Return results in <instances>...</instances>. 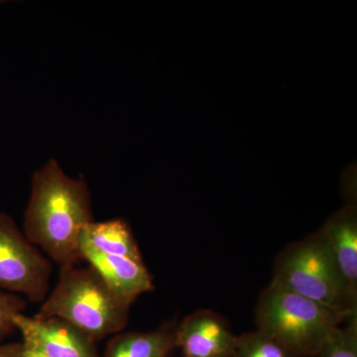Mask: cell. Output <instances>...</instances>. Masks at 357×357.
<instances>
[{
  "label": "cell",
  "instance_id": "obj_1",
  "mask_svg": "<svg viewBox=\"0 0 357 357\" xmlns=\"http://www.w3.org/2000/svg\"><path fill=\"white\" fill-rule=\"evenodd\" d=\"M93 220L86 181L68 176L54 159L33 174L22 230L52 262L64 267L82 260V234Z\"/></svg>",
  "mask_w": 357,
  "mask_h": 357
},
{
  "label": "cell",
  "instance_id": "obj_2",
  "mask_svg": "<svg viewBox=\"0 0 357 357\" xmlns=\"http://www.w3.org/2000/svg\"><path fill=\"white\" fill-rule=\"evenodd\" d=\"M133 303L115 292L91 266L60 267L55 287L34 318L65 319L93 342L126 328Z\"/></svg>",
  "mask_w": 357,
  "mask_h": 357
},
{
  "label": "cell",
  "instance_id": "obj_3",
  "mask_svg": "<svg viewBox=\"0 0 357 357\" xmlns=\"http://www.w3.org/2000/svg\"><path fill=\"white\" fill-rule=\"evenodd\" d=\"M352 314L323 306L271 281L258 298L255 323L258 331L298 356L317 357L328 335Z\"/></svg>",
  "mask_w": 357,
  "mask_h": 357
},
{
  "label": "cell",
  "instance_id": "obj_4",
  "mask_svg": "<svg viewBox=\"0 0 357 357\" xmlns=\"http://www.w3.org/2000/svg\"><path fill=\"white\" fill-rule=\"evenodd\" d=\"M272 282L335 311L357 312L319 232L288 244L274 263Z\"/></svg>",
  "mask_w": 357,
  "mask_h": 357
},
{
  "label": "cell",
  "instance_id": "obj_5",
  "mask_svg": "<svg viewBox=\"0 0 357 357\" xmlns=\"http://www.w3.org/2000/svg\"><path fill=\"white\" fill-rule=\"evenodd\" d=\"M52 272L51 260L10 215L0 213V290L43 303L50 293Z\"/></svg>",
  "mask_w": 357,
  "mask_h": 357
},
{
  "label": "cell",
  "instance_id": "obj_6",
  "mask_svg": "<svg viewBox=\"0 0 357 357\" xmlns=\"http://www.w3.org/2000/svg\"><path fill=\"white\" fill-rule=\"evenodd\" d=\"M14 326L22 335V342L46 357H100L96 342L65 319L20 314L14 318Z\"/></svg>",
  "mask_w": 357,
  "mask_h": 357
},
{
  "label": "cell",
  "instance_id": "obj_7",
  "mask_svg": "<svg viewBox=\"0 0 357 357\" xmlns=\"http://www.w3.org/2000/svg\"><path fill=\"white\" fill-rule=\"evenodd\" d=\"M237 335L218 312L201 309L178 321L177 347L183 357H231Z\"/></svg>",
  "mask_w": 357,
  "mask_h": 357
},
{
  "label": "cell",
  "instance_id": "obj_8",
  "mask_svg": "<svg viewBox=\"0 0 357 357\" xmlns=\"http://www.w3.org/2000/svg\"><path fill=\"white\" fill-rule=\"evenodd\" d=\"M79 252L82 259L95 268L110 288L130 302L154 290L151 275L144 262L123 256L102 255L89 248H81Z\"/></svg>",
  "mask_w": 357,
  "mask_h": 357
},
{
  "label": "cell",
  "instance_id": "obj_9",
  "mask_svg": "<svg viewBox=\"0 0 357 357\" xmlns=\"http://www.w3.org/2000/svg\"><path fill=\"white\" fill-rule=\"evenodd\" d=\"M319 232L347 292L357 301V222L354 211L338 213Z\"/></svg>",
  "mask_w": 357,
  "mask_h": 357
},
{
  "label": "cell",
  "instance_id": "obj_10",
  "mask_svg": "<svg viewBox=\"0 0 357 357\" xmlns=\"http://www.w3.org/2000/svg\"><path fill=\"white\" fill-rule=\"evenodd\" d=\"M177 319L150 332L119 333L107 344L105 357H169L177 349Z\"/></svg>",
  "mask_w": 357,
  "mask_h": 357
},
{
  "label": "cell",
  "instance_id": "obj_11",
  "mask_svg": "<svg viewBox=\"0 0 357 357\" xmlns=\"http://www.w3.org/2000/svg\"><path fill=\"white\" fill-rule=\"evenodd\" d=\"M89 248L102 255L123 256L143 261L137 241L130 227L121 218L96 222L93 220L84 229L79 249Z\"/></svg>",
  "mask_w": 357,
  "mask_h": 357
},
{
  "label": "cell",
  "instance_id": "obj_12",
  "mask_svg": "<svg viewBox=\"0 0 357 357\" xmlns=\"http://www.w3.org/2000/svg\"><path fill=\"white\" fill-rule=\"evenodd\" d=\"M231 357H301L286 345L256 330L237 335Z\"/></svg>",
  "mask_w": 357,
  "mask_h": 357
},
{
  "label": "cell",
  "instance_id": "obj_13",
  "mask_svg": "<svg viewBox=\"0 0 357 357\" xmlns=\"http://www.w3.org/2000/svg\"><path fill=\"white\" fill-rule=\"evenodd\" d=\"M345 323L328 335L317 357H357V314Z\"/></svg>",
  "mask_w": 357,
  "mask_h": 357
},
{
  "label": "cell",
  "instance_id": "obj_14",
  "mask_svg": "<svg viewBox=\"0 0 357 357\" xmlns=\"http://www.w3.org/2000/svg\"><path fill=\"white\" fill-rule=\"evenodd\" d=\"M27 306L28 301L21 296L0 290V342L15 332L14 318L24 314Z\"/></svg>",
  "mask_w": 357,
  "mask_h": 357
},
{
  "label": "cell",
  "instance_id": "obj_15",
  "mask_svg": "<svg viewBox=\"0 0 357 357\" xmlns=\"http://www.w3.org/2000/svg\"><path fill=\"white\" fill-rule=\"evenodd\" d=\"M0 357H23L22 342L0 344Z\"/></svg>",
  "mask_w": 357,
  "mask_h": 357
},
{
  "label": "cell",
  "instance_id": "obj_16",
  "mask_svg": "<svg viewBox=\"0 0 357 357\" xmlns=\"http://www.w3.org/2000/svg\"><path fill=\"white\" fill-rule=\"evenodd\" d=\"M23 344V357H46L31 345Z\"/></svg>",
  "mask_w": 357,
  "mask_h": 357
}]
</instances>
